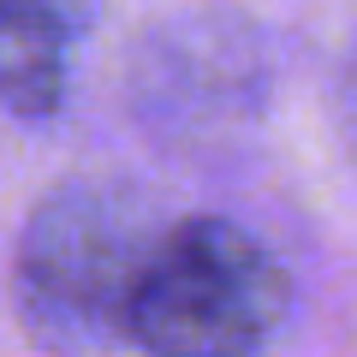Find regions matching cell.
<instances>
[{"mask_svg": "<svg viewBox=\"0 0 357 357\" xmlns=\"http://www.w3.org/2000/svg\"><path fill=\"white\" fill-rule=\"evenodd\" d=\"M102 13V0H0V18H42V24H60L72 36H84Z\"/></svg>", "mask_w": 357, "mask_h": 357, "instance_id": "obj_3", "label": "cell"}, {"mask_svg": "<svg viewBox=\"0 0 357 357\" xmlns=\"http://www.w3.org/2000/svg\"><path fill=\"white\" fill-rule=\"evenodd\" d=\"M292 316V274L227 215H173L126 298L131 357H256Z\"/></svg>", "mask_w": 357, "mask_h": 357, "instance_id": "obj_2", "label": "cell"}, {"mask_svg": "<svg viewBox=\"0 0 357 357\" xmlns=\"http://www.w3.org/2000/svg\"><path fill=\"white\" fill-rule=\"evenodd\" d=\"M167 220L131 178H60L30 208L13 256V298L30 340L54 357L126 351V298Z\"/></svg>", "mask_w": 357, "mask_h": 357, "instance_id": "obj_1", "label": "cell"}]
</instances>
